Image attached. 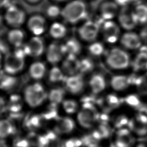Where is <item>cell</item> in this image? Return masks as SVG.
Masks as SVG:
<instances>
[{
    "label": "cell",
    "mask_w": 147,
    "mask_h": 147,
    "mask_svg": "<svg viewBox=\"0 0 147 147\" xmlns=\"http://www.w3.org/2000/svg\"><path fill=\"white\" fill-rule=\"evenodd\" d=\"M87 13V5L83 0H72L61 9V16L67 22L76 24L84 20Z\"/></svg>",
    "instance_id": "6da1fadb"
},
{
    "label": "cell",
    "mask_w": 147,
    "mask_h": 147,
    "mask_svg": "<svg viewBox=\"0 0 147 147\" xmlns=\"http://www.w3.org/2000/svg\"><path fill=\"white\" fill-rule=\"evenodd\" d=\"M48 92L44 86L39 82L28 84L24 89L23 99L31 108L41 106L47 99Z\"/></svg>",
    "instance_id": "7a4b0ae2"
},
{
    "label": "cell",
    "mask_w": 147,
    "mask_h": 147,
    "mask_svg": "<svg viewBox=\"0 0 147 147\" xmlns=\"http://www.w3.org/2000/svg\"><path fill=\"white\" fill-rule=\"evenodd\" d=\"M77 113L78 123L86 129L92 127L99 118V114L93 103H82Z\"/></svg>",
    "instance_id": "3957f363"
},
{
    "label": "cell",
    "mask_w": 147,
    "mask_h": 147,
    "mask_svg": "<svg viewBox=\"0 0 147 147\" xmlns=\"http://www.w3.org/2000/svg\"><path fill=\"white\" fill-rule=\"evenodd\" d=\"M129 62L128 54L123 49L118 48L111 49L106 56L107 64L113 69H125L128 67Z\"/></svg>",
    "instance_id": "277c9868"
},
{
    "label": "cell",
    "mask_w": 147,
    "mask_h": 147,
    "mask_svg": "<svg viewBox=\"0 0 147 147\" xmlns=\"http://www.w3.org/2000/svg\"><path fill=\"white\" fill-rule=\"evenodd\" d=\"M25 59L17 55L14 51L8 52L3 58L4 72L11 75H16L23 70L25 66Z\"/></svg>",
    "instance_id": "5b68a950"
},
{
    "label": "cell",
    "mask_w": 147,
    "mask_h": 147,
    "mask_svg": "<svg viewBox=\"0 0 147 147\" xmlns=\"http://www.w3.org/2000/svg\"><path fill=\"white\" fill-rule=\"evenodd\" d=\"M4 19L7 25L14 28H17L25 22L26 14L21 8L10 4L6 8Z\"/></svg>",
    "instance_id": "8992f818"
},
{
    "label": "cell",
    "mask_w": 147,
    "mask_h": 147,
    "mask_svg": "<svg viewBox=\"0 0 147 147\" xmlns=\"http://www.w3.org/2000/svg\"><path fill=\"white\" fill-rule=\"evenodd\" d=\"M100 30V25L97 21H87L78 29V36L83 41L86 42H94Z\"/></svg>",
    "instance_id": "52a82bcc"
},
{
    "label": "cell",
    "mask_w": 147,
    "mask_h": 147,
    "mask_svg": "<svg viewBox=\"0 0 147 147\" xmlns=\"http://www.w3.org/2000/svg\"><path fill=\"white\" fill-rule=\"evenodd\" d=\"M45 53L47 61L53 65L62 61L67 55L64 44L58 41L51 43L46 49Z\"/></svg>",
    "instance_id": "ba28073f"
},
{
    "label": "cell",
    "mask_w": 147,
    "mask_h": 147,
    "mask_svg": "<svg viewBox=\"0 0 147 147\" xmlns=\"http://www.w3.org/2000/svg\"><path fill=\"white\" fill-rule=\"evenodd\" d=\"M63 83L64 89L73 95L80 94L85 85L83 75L79 73L71 76H66Z\"/></svg>",
    "instance_id": "9c48e42d"
},
{
    "label": "cell",
    "mask_w": 147,
    "mask_h": 147,
    "mask_svg": "<svg viewBox=\"0 0 147 147\" xmlns=\"http://www.w3.org/2000/svg\"><path fill=\"white\" fill-rule=\"evenodd\" d=\"M28 56L36 58L39 57L46 51L45 42L40 36H34L26 43H25Z\"/></svg>",
    "instance_id": "30bf717a"
},
{
    "label": "cell",
    "mask_w": 147,
    "mask_h": 147,
    "mask_svg": "<svg viewBox=\"0 0 147 147\" xmlns=\"http://www.w3.org/2000/svg\"><path fill=\"white\" fill-rule=\"evenodd\" d=\"M133 133L127 127H123L116 131L114 137V144L116 147H133L135 143Z\"/></svg>",
    "instance_id": "8fae6325"
},
{
    "label": "cell",
    "mask_w": 147,
    "mask_h": 147,
    "mask_svg": "<svg viewBox=\"0 0 147 147\" xmlns=\"http://www.w3.org/2000/svg\"><path fill=\"white\" fill-rule=\"evenodd\" d=\"M46 20L40 14L32 16L27 21V28L34 36H40L46 30Z\"/></svg>",
    "instance_id": "7c38bea8"
},
{
    "label": "cell",
    "mask_w": 147,
    "mask_h": 147,
    "mask_svg": "<svg viewBox=\"0 0 147 147\" xmlns=\"http://www.w3.org/2000/svg\"><path fill=\"white\" fill-rule=\"evenodd\" d=\"M128 126L134 134L144 136L147 134V117L143 113H139L129 121Z\"/></svg>",
    "instance_id": "4fadbf2b"
},
{
    "label": "cell",
    "mask_w": 147,
    "mask_h": 147,
    "mask_svg": "<svg viewBox=\"0 0 147 147\" xmlns=\"http://www.w3.org/2000/svg\"><path fill=\"white\" fill-rule=\"evenodd\" d=\"M104 39L107 42L114 43L117 41L119 36V28L113 21L110 20L103 22L102 27Z\"/></svg>",
    "instance_id": "5bb4252c"
},
{
    "label": "cell",
    "mask_w": 147,
    "mask_h": 147,
    "mask_svg": "<svg viewBox=\"0 0 147 147\" xmlns=\"http://www.w3.org/2000/svg\"><path fill=\"white\" fill-rule=\"evenodd\" d=\"M79 61L78 56L66 55L61 61L63 71L66 76H71L79 73Z\"/></svg>",
    "instance_id": "9a60e30c"
},
{
    "label": "cell",
    "mask_w": 147,
    "mask_h": 147,
    "mask_svg": "<svg viewBox=\"0 0 147 147\" xmlns=\"http://www.w3.org/2000/svg\"><path fill=\"white\" fill-rule=\"evenodd\" d=\"M118 21L121 26L126 30L133 29L138 23L134 12L126 9L121 11L118 16Z\"/></svg>",
    "instance_id": "2e32d148"
},
{
    "label": "cell",
    "mask_w": 147,
    "mask_h": 147,
    "mask_svg": "<svg viewBox=\"0 0 147 147\" xmlns=\"http://www.w3.org/2000/svg\"><path fill=\"white\" fill-rule=\"evenodd\" d=\"M141 38L134 32H127L121 38V44L126 48L136 49L140 47L141 45Z\"/></svg>",
    "instance_id": "e0dca14e"
},
{
    "label": "cell",
    "mask_w": 147,
    "mask_h": 147,
    "mask_svg": "<svg viewBox=\"0 0 147 147\" xmlns=\"http://www.w3.org/2000/svg\"><path fill=\"white\" fill-rule=\"evenodd\" d=\"M47 68L44 63L36 61L32 63L29 68V75L30 77L36 81L42 79L46 75Z\"/></svg>",
    "instance_id": "ac0fdd59"
},
{
    "label": "cell",
    "mask_w": 147,
    "mask_h": 147,
    "mask_svg": "<svg viewBox=\"0 0 147 147\" xmlns=\"http://www.w3.org/2000/svg\"><path fill=\"white\" fill-rule=\"evenodd\" d=\"M25 37V34L24 32L18 28L11 29L7 34L8 42L15 48L18 47L24 44Z\"/></svg>",
    "instance_id": "d6986e66"
},
{
    "label": "cell",
    "mask_w": 147,
    "mask_h": 147,
    "mask_svg": "<svg viewBox=\"0 0 147 147\" xmlns=\"http://www.w3.org/2000/svg\"><path fill=\"white\" fill-rule=\"evenodd\" d=\"M18 79L16 75L5 72L0 75V89L5 91H13L18 85Z\"/></svg>",
    "instance_id": "ffe728a7"
},
{
    "label": "cell",
    "mask_w": 147,
    "mask_h": 147,
    "mask_svg": "<svg viewBox=\"0 0 147 147\" xmlns=\"http://www.w3.org/2000/svg\"><path fill=\"white\" fill-rule=\"evenodd\" d=\"M88 84L92 93L98 94L103 91L105 88L106 80L102 75L100 74H95L90 78Z\"/></svg>",
    "instance_id": "44dd1931"
},
{
    "label": "cell",
    "mask_w": 147,
    "mask_h": 147,
    "mask_svg": "<svg viewBox=\"0 0 147 147\" xmlns=\"http://www.w3.org/2000/svg\"><path fill=\"white\" fill-rule=\"evenodd\" d=\"M16 131L14 123L8 118H0V139L6 140Z\"/></svg>",
    "instance_id": "7402d4cb"
},
{
    "label": "cell",
    "mask_w": 147,
    "mask_h": 147,
    "mask_svg": "<svg viewBox=\"0 0 147 147\" xmlns=\"http://www.w3.org/2000/svg\"><path fill=\"white\" fill-rule=\"evenodd\" d=\"M117 6L113 2H105L103 3L100 8V17L104 21H109L112 19L117 11Z\"/></svg>",
    "instance_id": "603a6c76"
},
{
    "label": "cell",
    "mask_w": 147,
    "mask_h": 147,
    "mask_svg": "<svg viewBox=\"0 0 147 147\" xmlns=\"http://www.w3.org/2000/svg\"><path fill=\"white\" fill-rule=\"evenodd\" d=\"M63 44L67 55L78 56L82 51V45L79 40L76 38L70 37Z\"/></svg>",
    "instance_id": "cb8c5ba5"
},
{
    "label": "cell",
    "mask_w": 147,
    "mask_h": 147,
    "mask_svg": "<svg viewBox=\"0 0 147 147\" xmlns=\"http://www.w3.org/2000/svg\"><path fill=\"white\" fill-rule=\"evenodd\" d=\"M22 98L17 94L11 95L9 98L8 101H7L6 111H9L11 114L19 113L22 108Z\"/></svg>",
    "instance_id": "d4e9b609"
},
{
    "label": "cell",
    "mask_w": 147,
    "mask_h": 147,
    "mask_svg": "<svg viewBox=\"0 0 147 147\" xmlns=\"http://www.w3.org/2000/svg\"><path fill=\"white\" fill-rule=\"evenodd\" d=\"M49 33L55 40L61 39L66 36L67 29L64 24L59 22H55L49 27Z\"/></svg>",
    "instance_id": "484cf974"
},
{
    "label": "cell",
    "mask_w": 147,
    "mask_h": 147,
    "mask_svg": "<svg viewBox=\"0 0 147 147\" xmlns=\"http://www.w3.org/2000/svg\"><path fill=\"white\" fill-rule=\"evenodd\" d=\"M66 75L63 71L61 67L56 65L53 66L48 73V81L52 84H57L64 81Z\"/></svg>",
    "instance_id": "4316f807"
},
{
    "label": "cell",
    "mask_w": 147,
    "mask_h": 147,
    "mask_svg": "<svg viewBox=\"0 0 147 147\" xmlns=\"http://www.w3.org/2000/svg\"><path fill=\"white\" fill-rule=\"evenodd\" d=\"M65 89L60 87H56L51 89L48 92V98L49 103L58 105L61 103L65 99Z\"/></svg>",
    "instance_id": "83f0119b"
},
{
    "label": "cell",
    "mask_w": 147,
    "mask_h": 147,
    "mask_svg": "<svg viewBox=\"0 0 147 147\" xmlns=\"http://www.w3.org/2000/svg\"><path fill=\"white\" fill-rule=\"evenodd\" d=\"M75 123L73 119L68 117L58 118L56 123V129L60 133H68L72 131L74 128Z\"/></svg>",
    "instance_id": "f1b7e54d"
},
{
    "label": "cell",
    "mask_w": 147,
    "mask_h": 147,
    "mask_svg": "<svg viewBox=\"0 0 147 147\" xmlns=\"http://www.w3.org/2000/svg\"><path fill=\"white\" fill-rule=\"evenodd\" d=\"M129 77L123 75H116L111 79V86L116 91H121L125 89L129 85Z\"/></svg>",
    "instance_id": "f546056e"
},
{
    "label": "cell",
    "mask_w": 147,
    "mask_h": 147,
    "mask_svg": "<svg viewBox=\"0 0 147 147\" xmlns=\"http://www.w3.org/2000/svg\"><path fill=\"white\" fill-rule=\"evenodd\" d=\"M133 65L135 71L147 69V52H140L134 60Z\"/></svg>",
    "instance_id": "4dcf8cb0"
},
{
    "label": "cell",
    "mask_w": 147,
    "mask_h": 147,
    "mask_svg": "<svg viewBox=\"0 0 147 147\" xmlns=\"http://www.w3.org/2000/svg\"><path fill=\"white\" fill-rule=\"evenodd\" d=\"M61 104L64 111L68 114L78 113L79 110L78 102L72 99H65Z\"/></svg>",
    "instance_id": "1f68e13d"
},
{
    "label": "cell",
    "mask_w": 147,
    "mask_h": 147,
    "mask_svg": "<svg viewBox=\"0 0 147 147\" xmlns=\"http://www.w3.org/2000/svg\"><path fill=\"white\" fill-rule=\"evenodd\" d=\"M94 63L88 57H83L79 61V74H84L90 72L94 68Z\"/></svg>",
    "instance_id": "d6a6232c"
},
{
    "label": "cell",
    "mask_w": 147,
    "mask_h": 147,
    "mask_svg": "<svg viewBox=\"0 0 147 147\" xmlns=\"http://www.w3.org/2000/svg\"><path fill=\"white\" fill-rule=\"evenodd\" d=\"M138 22L145 24L147 22V6L144 5L137 6L134 11Z\"/></svg>",
    "instance_id": "836d02e7"
},
{
    "label": "cell",
    "mask_w": 147,
    "mask_h": 147,
    "mask_svg": "<svg viewBox=\"0 0 147 147\" xmlns=\"http://www.w3.org/2000/svg\"><path fill=\"white\" fill-rule=\"evenodd\" d=\"M103 45L99 42H92L88 48V52L94 56H99L104 52Z\"/></svg>",
    "instance_id": "e575fe53"
},
{
    "label": "cell",
    "mask_w": 147,
    "mask_h": 147,
    "mask_svg": "<svg viewBox=\"0 0 147 147\" xmlns=\"http://www.w3.org/2000/svg\"><path fill=\"white\" fill-rule=\"evenodd\" d=\"M61 9L60 8L56 5H52L49 6L46 10L47 16L52 19L57 18L59 16H61Z\"/></svg>",
    "instance_id": "d590c367"
},
{
    "label": "cell",
    "mask_w": 147,
    "mask_h": 147,
    "mask_svg": "<svg viewBox=\"0 0 147 147\" xmlns=\"http://www.w3.org/2000/svg\"><path fill=\"white\" fill-rule=\"evenodd\" d=\"M106 102L110 109L115 108L119 106L121 103V100L116 95L110 94L106 96Z\"/></svg>",
    "instance_id": "8d00e7d4"
},
{
    "label": "cell",
    "mask_w": 147,
    "mask_h": 147,
    "mask_svg": "<svg viewBox=\"0 0 147 147\" xmlns=\"http://www.w3.org/2000/svg\"><path fill=\"white\" fill-rule=\"evenodd\" d=\"M124 100L125 103L131 107H137L141 105L138 97L136 95H129L125 98Z\"/></svg>",
    "instance_id": "74e56055"
},
{
    "label": "cell",
    "mask_w": 147,
    "mask_h": 147,
    "mask_svg": "<svg viewBox=\"0 0 147 147\" xmlns=\"http://www.w3.org/2000/svg\"><path fill=\"white\" fill-rule=\"evenodd\" d=\"M141 92L147 94V74L142 78V81L140 84L138 86Z\"/></svg>",
    "instance_id": "f35d334b"
},
{
    "label": "cell",
    "mask_w": 147,
    "mask_h": 147,
    "mask_svg": "<svg viewBox=\"0 0 147 147\" xmlns=\"http://www.w3.org/2000/svg\"><path fill=\"white\" fill-rule=\"evenodd\" d=\"M7 101L3 96L0 95V118L1 116L6 111Z\"/></svg>",
    "instance_id": "ab89813d"
},
{
    "label": "cell",
    "mask_w": 147,
    "mask_h": 147,
    "mask_svg": "<svg viewBox=\"0 0 147 147\" xmlns=\"http://www.w3.org/2000/svg\"><path fill=\"white\" fill-rule=\"evenodd\" d=\"M8 52H9V48L7 44L0 40V53L3 55H5Z\"/></svg>",
    "instance_id": "60d3db41"
},
{
    "label": "cell",
    "mask_w": 147,
    "mask_h": 147,
    "mask_svg": "<svg viewBox=\"0 0 147 147\" xmlns=\"http://www.w3.org/2000/svg\"><path fill=\"white\" fill-rule=\"evenodd\" d=\"M140 37L141 40H142L145 42H147V26L141 30V31L140 32Z\"/></svg>",
    "instance_id": "b9f144b4"
},
{
    "label": "cell",
    "mask_w": 147,
    "mask_h": 147,
    "mask_svg": "<svg viewBox=\"0 0 147 147\" xmlns=\"http://www.w3.org/2000/svg\"><path fill=\"white\" fill-rule=\"evenodd\" d=\"M10 4V0H0V9L2 8L6 9Z\"/></svg>",
    "instance_id": "7bdbcfd3"
},
{
    "label": "cell",
    "mask_w": 147,
    "mask_h": 147,
    "mask_svg": "<svg viewBox=\"0 0 147 147\" xmlns=\"http://www.w3.org/2000/svg\"><path fill=\"white\" fill-rule=\"evenodd\" d=\"M115 2L121 6H123L126 5V3L129 1V0H115Z\"/></svg>",
    "instance_id": "ee69618b"
},
{
    "label": "cell",
    "mask_w": 147,
    "mask_h": 147,
    "mask_svg": "<svg viewBox=\"0 0 147 147\" xmlns=\"http://www.w3.org/2000/svg\"><path fill=\"white\" fill-rule=\"evenodd\" d=\"M0 147H10L5 140L0 139Z\"/></svg>",
    "instance_id": "f6af8a7d"
},
{
    "label": "cell",
    "mask_w": 147,
    "mask_h": 147,
    "mask_svg": "<svg viewBox=\"0 0 147 147\" xmlns=\"http://www.w3.org/2000/svg\"><path fill=\"white\" fill-rule=\"evenodd\" d=\"M26 2L30 4H36L40 2L41 0H25Z\"/></svg>",
    "instance_id": "bcb514c9"
},
{
    "label": "cell",
    "mask_w": 147,
    "mask_h": 147,
    "mask_svg": "<svg viewBox=\"0 0 147 147\" xmlns=\"http://www.w3.org/2000/svg\"><path fill=\"white\" fill-rule=\"evenodd\" d=\"M3 55H2L0 53V70L2 68V67H3Z\"/></svg>",
    "instance_id": "7dc6e473"
},
{
    "label": "cell",
    "mask_w": 147,
    "mask_h": 147,
    "mask_svg": "<svg viewBox=\"0 0 147 147\" xmlns=\"http://www.w3.org/2000/svg\"><path fill=\"white\" fill-rule=\"evenodd\" d=\"M134 147H147V145L144 143H140L136 145H134Z\"/></svg>",
    "instance_id": "c3c4849f"
},
{
    "label": "cell",
    "mask_w": 147,
    "mask_h": 147,
    "mask_svg": "<svg viewBox=\"0 0 147 147\" xmlns=\"http://www.w3.org/2000/svg\"><path fill=\"white\" fill-rule=\"evenodd\" d=\"M52 1L53 2H63L67 1L68 0H52Z\"/></svg>",
    "instance_id": "681fc988"
},
{
    "label": "cell",
    "mask_w": 147,
    "mask_h": 147,
    "mask_svg": "<svg viewBox=\"0 0 147 147\" xmlns=\"http://www.w3.org/2000/svg\"><path fill=\"white\" fill-rule=\"evenodd\" d=\"M2 21H3V18L2 17V16L0 15V26L2 24Z\"/></svg>",
    "instance_id": "f907efd6"
},
{
    "label": "cell",
    "mask_w": 147,
    "mask_h": 147,
    "mask_svg": "<svg viewBox=\"0 0 147 147\" xmlns=\"http://www.w3.org/2000/svg\"><path fill=\"white\" fill-rule=\"evenodd\" d=\"M91 147H99V146H96V145H95V146H91Z\"/></svg>",
    "instance_id": "816d5d0a"
},
{
    "label": "cell",
    "mask_w": 147,
    "mask_h": 147,
    "mask_svg": "<svg viewBox=\"0 0 147 147\" xmlns=\"http://www.w3.org/2000/svg\"><path fill=\"white\" fill-rule=\"evenodd\" d=\"M129 1H137V0H129Z\"/></svg>",
    "instance_id": "f5cc1de1"
}]
</instances>
